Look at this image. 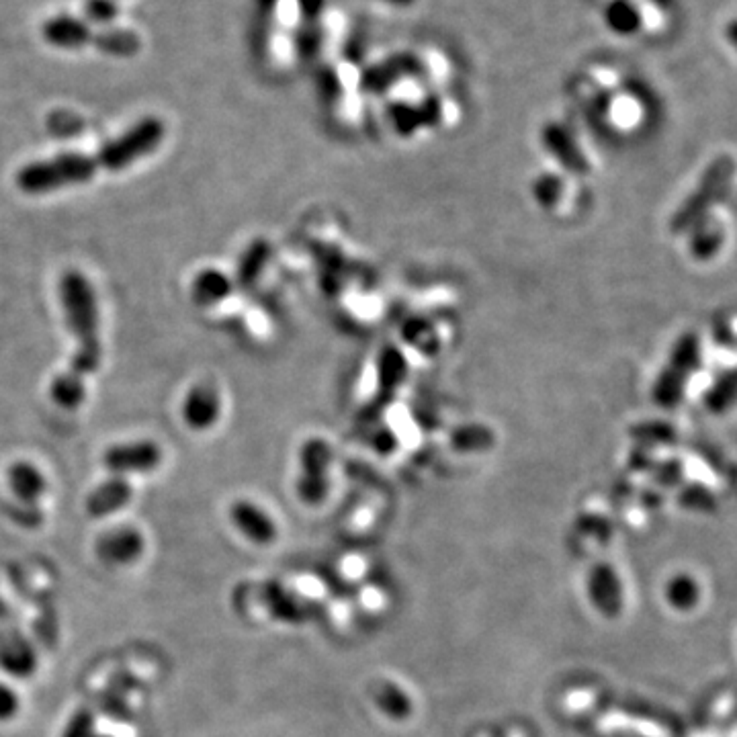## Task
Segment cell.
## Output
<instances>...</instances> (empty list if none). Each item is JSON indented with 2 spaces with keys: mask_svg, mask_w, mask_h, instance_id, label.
Here are the masks:
<instances>
[{
  "mask_svg": "<svg viewBox=\"0 0 737 737\" xmlns=\"http://www.w3.org/2000/svg\"><path fill=\"white\" fill-rule=\"evenodd\" d=\"M58 297L66 326L76 338L70 371L86 377L99 371L103 363L101 314L95 287L82 271L70 269L60 277Z\"/></svg>",
  "mask_w": 737,
  "mask_h": 737,
  "instance_id": "cell-1",
  "label": "cell"
},
{
  "mask_svg": "<svg viewBox=\"0 0 737 737\" xmlns=\"http://www.w3.org/2000/svg\"><path fill=\"white\" fill-rule=\"evenodd\" d=\"M95 156L80 152H64L46 160L25 164L15 177L19 191L25 195H48L62 189L91 183L97 175Z\"/></svg>",
  "mask_w": 737,
  "mask_h": 737,
  "instance_id": "cell-2",
  "label": "cell"
},
{
  "mask_svg": "<svg viewBox=\"0 0 737 737\" xmlns=\"http://www.w3.org/2000/svg\"><path fill=\"white\" fill-rule=\"evenodd\" d=\"M166 136V127L158 117H144L119 138L103 144L95 156L97 166L109 172H121L138 160L154 154Z\"/></svg>",
  "mask_w": 737,
  "mask_h": 737,
  "instance_id": "cell-3",
  "label": "cell"
},
{
  "mask_svg": "<svg viewBox=\"0 0 737 737\" xmlns=\"http://www.w3.org/2000/svg\"><path fill=\"white\" fill-rule=\"evenodd\" d=\"M735 175V162L729 156H721L717 158L703 175V181L699 185V189L692 193L684 205L676 211L674 220H672V230L676 234L686 232L688 226L697 224L703 215H707V211L717 205L719 201L725 199L729 187H731V179Z\"/></svg>",
  "mask_w": 737,
  "mask_h": 737,
  "instance_id": "cell-4",
  "label": "cell"
},
{
  "mask_svg": "<svg viewBox=\"0 0 737 737\" xmlns=\"http://www.w3.org/2000/svg\"><path fill=\"white\" fill-rule=\"evenodd\" d=\"M701 361V349L697 336H684L670 357V365L664 369L660 381L654 387V400L660 406H676L684 394V385L690 375L697 371Z\"/></svg>",
  "mask_w": 737,
  "mask_h": 737,
  "instance_id": "cell-5",
  "label": "cell"
},
{
  "mask_svg": "<svg viewBox=\"0 0 737 737\" xmlns=\"http://www.w3.org/2000/svg\"><path fill=\"white\" fill-rule=\"evenodd\" d=\"M105 467L115 475L125 473H148L154 471L162 461V451L154 441L123 443L107 449Z\"/></svg>",
  "mask_w": 737,
  "mask_h": 737,
  "instance_id": "cell-6",
  "label": "cell"
},
{
  "mask_svg": "<svg viewBox=\"0 0 737 737\" xmlns=\"http://www.w3.org/2000/svg\"><path fill=\"white\" fill-rule=\"evenodd\" d=\"M222 416V398L218 387L211 383H199L191 387L183 402V420L191 430L203 432L218 424Z\"/></svg>",
  "mask_w": 737,
  "mask_h": 737,
  "instance_id": "cell-7",
  "label": "cell"
},
{
  "mask_svg": "<svg viewBox=\"0 0 737 737\" xmlns=\"http://www.w3.org/2000/svg\"><path fill=\"white\" fill-rule=\"evenodd\" d=\"M144 537L136 529H115L99 537L97 541V555L105 563L113 566H125V563L136 561L144 553Z\"/></svg>",
  "mask_w": 737,
  "mask_h": 737,
  "instance_id": "cell-8",
  "label": "cell"
},
{
  "mask_svg": "<svg viewBox=\"0 0 737 737\" xmlns=\"http://www.w3.org/2000/svg\"><path fill=\"white\" fill-rule=\"evenodd\" d=\"M41 33L50 46L60 50H80L93 41L91 25L72 15H58L46 21Z\"/></svg>",
  "mask_w": 737,
  "mask_h": 737,
  "instance_id": "cell-9",
  "label": "cell"
},
{
  "mask_svg": "<svg viewBox=\"0 0 737 737\" xmlns=\"http://www.w3.org/2000/svg\"><path fill=\"white\" fill-rule=\"evenodd\" d=\"M35 652L31 643L21 633L0 635V666L13 676H29L35 670Z\"/></svg>",
  "mask_w": 737,
  "mask_h": 737,
  "instance_id": "cell-10",
  "label": "cell"
},
{
  "mask_svg": "<svg viewBox=\"0 0 737 737\" xmlns=\"http://www.w3.org/2000/svg\"><path fill=\"white\" fill-rule=\"evenodd\" d=\"M132 496H134V490L123 478L107 480L105 484L95 488L89 498H86V512H89L93 518L109 516L121 510L129 500H132Z\"/></svg>",
  "mask_w": 737,
  "mask_h": 737,
  "instance_id": "cell-11",
  "label": "cell"
},
{
  "mask_svg": "<svg viewBox=\"0 0 737 737\" xmlns=\"http://www.w3.org/2000/svg\"><path fill=\"white\" fill-rule=\"evenodd\" d=\"M7 480L11 492L23 504H35L48 488L43 473L29 461L13 463L7 471Z\"/></svg>",
  "mask_w": 737,
  "mask_h": 737,
  "instance_id": "cell-12",
  "label": "cell"
},
{
  "mask_svg": "<svg viewBox=\"0 0 737 737\" xmlns=\"http://www.w3.org/2000/svg\"><path fill=\"white\" fill-rule=\"evenodd\" d=\"M232 279L218 271V269H205L199 275H195L193 285H191V297L201 308H211L218 306L224 299L230 297L232 293Z\"/></svg>",
  "mask_w": 737,
  "mask_h": 737,
  "instance_id": "cell-13",
  "label": "cell"
},
{
  "mask_svg": "<svg viewBox=\"0 0 737 737\" xmlns=\"http://www.w3.org/2000/svg\"><path fill=\"white\" fill-rule=\"evenodd\" d=\"M232 518L236 527L256 543H269L275 537L273 520L252 502H236Z\"/></svg>",
  "mask_w": 737,
  "mask_h": 737,
  "instance_id": "cell-14",
  "label": "cell"
},
{
  "mask_svg": "<svg viewBox=\"0 0 737 737\" xmlns=\"http://www.w3.org/2000/svg\"><path fill=\"white\" fill-rule=\"evenodd\" d=\"M664 596L670 609H674L676 613H690L701 604L703 590L695 576L680 572L666 582Z\"/></svg>",
  "mask_w": 737,
  "mask_h": 737,
  "instance_id": "cell-15",
  "label": "cell"
},
{
  "mask_svg": "<svg viewBox=\"0 0 737 737\" xmlns=\"http://www.w3.org/2000/svg\"><path fill=\"white\" fill-rule=\"evenodd\" d=\"M50 396H52L54 404L64 408V410L80 408L86 400L84 377L74 373V371L60 373L50 385Z\"/></svg>",
  "mask_w": 737,
  "mask_h": 737,
  "instance_id": "cell-16",
  "label": "cell"
},
{
  "mask_svg": "<svg viewBox=\"0 0 737 737\" xmlns=\"http://www.w3.org/2000/svg\"><path fill=\"white\" fill-rule=\"evenodd\" d=\"M269 256H271V248H269V244H267L265 240H256V242H252V244L244 250V254L240 256L238 273H236V281H238V285H240V287H244V289L252 287V285L258 281L260 273L265 271Z\"/></svg>",
  "mask_w": 737,
  "mask_h": 737,
  "instance_id": "cell-17",
  "label": "cell"
},
{
  "mask_svg": "<svg viewBox=\"0 0 737 737\" xmlns=\"http://www.w3.org/2000/svg\"><path fill=\"white\" fill-rule=\"evenodd\" d=\"M93 43L99 52L117 56V58L136 56L142 46L140 37L134 31H127V29H115V31L107 29L99 33L97 37H93Z\"/></svg>",
  "mask_w": 737,
  "mask_h": 737,
  "instance_id": "cell-18",
  "label": "cell"
},
{
  "mask_svg": "<svg viewBox=\"0 0 737 737\" xmlns=\"http://www.w3.org/2000/svg\"><path fill=\"white\" fill-rule=\"evenodd\" d=\"M596 600L600 609L609 615L621 611V586L611 568H600L596 576Z\"/></svg>",
  "mask_w": 737,
  "mask_h": 737,
  "instance_id": "cell-19",
  "label": "cell"
},
{
  "mask_svg": "<svg viewBox=\"0 0 737 737\" xmlns=\"http://www.w3.org/2000/svg\"><path fill=\"white\" fill-rule=\"evenodd\" d=\"M737 402V369L725 373L709 392L707 408L711 412H727Z\"/></svg>",
  "mask_w": 737,
  "mask_h": 737,
  "instance_id": "cell-20",
  "label": "cell"
},
{
  "mask_svg": "<svg viewBox=\"0 0 737 737\" xmlns=\"http://www.w3.org/2000/svg\"><path fill=\"white\" fill-rule=\"evenodd\" d=\"M723 242V232L717 224H705V228H697L692 232V252L699 258H709L713 256Z\"/></svg>",
  "mask_w": 737,
  "mask_h": 737,
  "instance_id": "cell-21",
  "label": "cell"
},
{
  "mask_svg": "<svg viewBox=\"0 0 737 737\" xmlns=\"http://www.w3.org/2000/svg\"><path fill=\"white\" fill-rule=\"evenodd\" d=\"M84 21L93 25H111L119 17L117 0H84Z\"/></svg>",
  "mask_w": 737,
  "mask_h": 737,
  "instance_id": "cell-22",
  "label": "cell"
},
{
  "mask_svg": "<svg viewBox=\"0 0 737 737\" xmlns=\"http://www.w3.org/2000/svg\"><path fill=\"white\" fill-rule=\"evenodd\" d=\"M5 512L15 520L17 525L27 529H37L43 520V514L37 510L35 504H5Z\"/></svg>",
  "mask_w": 737,
  "mask_h": 737,
  "instance_id": "cell-23",
  "label": "cell"
},
{
  "mask_svg": "<svg viewBox=\"0 0 737 737\" xmlns=\"http://www.w3.org/2000/svg\"><path fill=\"white\" fill-rule=\"evenodd\" d=\"M95 729V715L89 709L78 711L66 725L62 737H95L93 735Z\"/></svg>",
  "mask_w": 737,
  "mask_h": 737,
  "instance_id": "cell-24",
  "label": "cell"
},
{
  "mask_svg": "<svg viewBox=\"0 0 737 737\" xmlns=\"http://www.w3.org/2000/svg\"><path fill=\"white\" fill-rule=\"evenodd\" d=\"M17 711H19V699H17V695H15V692L9 686L0 684V721L11 719Z\"/></svg>",
  "mask_w": 737,
  "mask_h": 737,
  "instance_id": "cell-25",
  "label": "cell"
},
{
  "mask_svg": "<svg viewBox=\"0 0 737 737\" xmlns=\"http://www.w3.org/2000/svg\"><path fill=\"white\" fill-rule=\"evenodd\" d=\"M97 737H111V735H97Z\"/></svg>",
  "mask_w": 737,
  "mask_h": 737,
  "instance_id": "cell-26",
  "label": "cell"
},
{
  "mask_svg": "<svg viewBox=\"0 0 737 737\" xmlns=\"http://www.w3.org/2000/svg\"><path fill=\"white\" fill-rule=\"evenodd\" d=\"M482 737H484V735H482Z\"/></svg>",
  "mask_w": 737,
  "mask_h": 737,
  "instance_id": "cell-27",
  "label": "cell"
}]
</instances>
